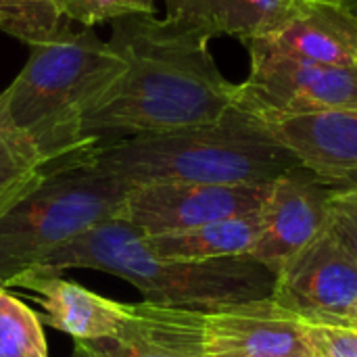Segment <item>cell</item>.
<instances>
[{
    "label": "cell",
    "mask_w": 357,
    "mask_h": 357,
    "mask_svg": "<svg viewBox=\"0 0 357 357\" xmlns=\"http://www.w3.org/2000/svg\"><path fill=\"white\" fill-rule=\"evenodd\" d=\"M209 36L178 19L130 15L113 21L109 44L126 71L84 115L92 149L218 121L236 100L209 50Z\"/></svg>",
    "instance_id": "6da1fadb"
},
{
    "label": "cell",
    "mask_w": 357,
    "mask_h": 357,
    "mask_svg": "<svg viewBox=\"0 0 357 357\" xmlns=\"http://www.w3.org/2000/svg\"><path fill=\"white\" fill-rule=\"evenodd\" d=\"M84 165L132 186L272 184L301 167L293 153L268 132L261 117L236 100L218 121L123 138L96 149Z\"/></svg>",
    "instance_id": "7a4b0ae2"
},
{
    "label": "cell",
    "mask_w": 357,
    "mask_h": 357,
    "mask_svg": "<svg viewBox=\"0 0 357 357\" xmlns=\"http://www.w3.org/2000/svg\"><path fill=\"white\" fill-rule=\"evenodd\" d=\"M126 71V61L90 27L73 31L67 21L44 42L4 92L8 113L23 128L48 169L84 165L94 153L84 138V115Z\"/></svg>",
    "instance_id": "3957f363"
},
{
    "label": "cell",
    "mask_w": 357,
    "mask_h": 357,
    "mask_svg": "<svg viewBox=\"0 0 357 357\" xmlns=\"http://www.w3.org/2000/svg\"><path fill=\"white\" fill-rule=\"evenodd\" d=\"M73 268L128 280L146 303L199 312L270 297L276 282L274 272L247 255L207 261L161 259L146 249L144 234L123 222H109L77 236L29 270L61 274Z\"/></svg>",
    "instance_id": "277c9868"
},
{
    "label": "cell",
    "mask_w": 357,
    "mask_h": 357,
    "mask_svg": "<svg viewBox=\"0 0 357 357\" xmlns=\"http://www.w3.org/2000/svg\"><path fill=\"white\" fill-rule=\"evenodd\" d=\"M132 184L92 165L50 172L0 215V282L36 266L77 236L119 222Z\"/></svg>",
    "instance_id": "5b68a950"
},
{
    "label": "cell",
    "mask_w": 357,
    "mask_h": 357,
    "mask_svg": "<svg viewBox=\"0 0 357 357\" xmlns=\"http://www.w3.org/2000/svg\"><path fill=\"white\" fill-rule=\"evenodd\" d=\"M245 46L251 69L236 86V102L259 117L357 111V67H326L255 44Z\"/></svg>",
    "instance_id": "8992f818"
},
{
    "label": "cell",
    "mask_w": 357,
    "mask_h": 357,
    "mask_svg": "<svg viewBox=\"0 0 357 357\" xmlns=\"http://www.w3.org/2000/svg\"><path fill=\"white\" fill-rule=\"evenodd\" d=\"M307 326L351 328L357 301V261L343 243L324 228L276 274L270 295Z\"/></svg>",
    "instance_id": "52a82bcc"
},
{
    "label": "cell",
    "mask_w": 357,
    "mask_h": 357,
    "mask_svg": "<svg viewBox=\"0 0 357 357\" xmlns=\"http://www.w3.org/2000/svg\"><path fill=\"white\" fill-rule=\"evenodd\" d=\"M272 184H138L132 186L119 222L153 236L253 215L261 211Z\"/></svg>",
    "instance_id": "ba28073f"
},
{
    "label": "cell",
    "mask_w": 357,
    "mask_h": 357,
    "mask_svg": "<svg viewBox=\"0 0 357 357\" xmlns=\"http://www.w3.org/2000/svg\"><path fill=\"white\" fill-rule=\"evenodd\" d=\"M205 357H312L305 324L272 297L201 312Z\"/></svg>",
    "instance_id": "9c48e42d"
},
{
    "label": "cell",
    "mask_w": 357,
    "mask_h": 357,
    "mask_svg": "<svg viewBox=\"0 0 357 357\" xmlns=\"http://www.w3.org/2000/svg\"><path fill=\"white\" fill-rule=\"evenodd\" d=\"M268 132L333 190L357 186V111L261 117Z\"/></svg>",
    "instance_id": "30bf717a"
},
{
    "label": "cell",
    "mask_w": 357,
    "mask_h": 357,
    "mask_svg": "<svg viewBox=\"0 0 357 357\" xmlns=\"http://www.w3.org/2000/svg\"><path fill=\"white\" fill-rule=\"evenodd\" d=\"M331 190L303 167L280 176L261 207V230L247 257L278 274L324 228Z\"/></svg>",
    "instance_id": "8fae6325"
},
{
    "label": "cell",
    "mask_w": 357,
    "mask_h": 357,
    "mask_svg": "<svg viewBox=\"0 0 357 357\" xmlns=\"http://www.w3.org/2000/svg\"><path fill=\"white\" fill-rule=\"evenodd\" d=\"M272 52L326 67H357V17L331 0H291L284 17L266 33L245 40Z\"/></svg>",
    "instance_id": "7c38bea8"
},
{
    "label": "cell",
    "mask_w": 357,
    "mask_h": 357,
    "mask_svg": "<svg viewBox=\"0 0 357 357\" xmlns=\"http://www.w3.org/2000/svg\"><path fill=\"white\" fill-rule=\"evenodd\" d=\"M19 287L36 295L44 314L40 320L73 341L115 339L128 324L126 303L100 297L77 282L42 270H25L4 289Z\"/></svg>",
    "instance_id": "4fadbf2b"
},
{
    "label": "cell",
    "mask_w": 357,
    "mask_h": 357,
    "mask_svg": "<svg viewBox=\"0 0 357 357\" xmlns=\"http://www.w3.org/2000/svg\"><path fill=\"white\" fill-rule=\"evenodd\" d=\"M128 324L115 339L90 341L107 357H205L201 312L155 303H126Z\"/></svg>",
    "instance_id": "5bb4252c"
},
{
    "label": "cell",
    "mask_w": 357,
    "mask_h": 357,
    "mask_svg": "<svg viewBox=\"0 0 357 357\" xmlns=\"http://www.w3.org/2000/svg\"><path fill=\"white\" fill-rule=\"evenodd\" d=\"M165 13L209 38L232 36L241 42L272 29L291 0H163Z\"/></svg>",
    "instance_id": "9a60e30c"
},
{
    "label": "cell",
    "mask_w": 357,
    "mask_h": 357,
    "mask_svg": "<svg viewBox=\"0 0 357 357\" xmlns=\"http://www.w3.org/2000/svg\"><path fill=\"white\" fill-rule=\"evenodd\" d=\"M259 213L222 220L190 230L144 236V245L153 255L161 259L207 261L249 255L261 230Z\"/></svg>",
    "instance_id": "2e32d148"
},
{
    "label": "cell",
    "mask_w": 357,
    "mask_h": 357,
    "mask_svg": "<svg viewBox=\"0 0 357 357\" xmlns=\"http://www.w3.org/2000/svg\"><path fill=\"white\" fill-rule=\"evenodd\" d=\"M50 174L33 138L15 123L0 92V215Z\"/></svg>",
    "instance_id": "e0dca14e"
},
{
    "label": "cell",
    "mask_w": 357,
    "mask_h": 357,
    "mask_svg": "<svg viewBox=\"0 0 357 357\" xmlns=\"http://www.w3.org/2000/svg\"><path fill=\"white\" fill-rule=\"evenodd\" d=\"M0 357H48L40 316L0 287Z\"/></svg>",
    "instance_id": "ac0fdd59"
},
{
    "label": "cell",
    "mask_w": 357,
    "mask_h": 357,
    "mask_svg": "<svg viewBox=\"0 0 357 357\" xmlns=\"http://www.w3.org/2000/svg\"><path fill=\"white\" fill-rule=\"evenodd\" d=\"M63 23L59 0H0V29L29 48L50 38Z\"/></svg>",
    "instance_id": "d6986e66"
},
{
    "label": "cell",
    "mask_w": 357,
    "mask_h": 357,
    "mask_svg": "<svg viewBox=\"0 0 357 357\" xmlns=\"http://www.w3.org/2000/svg\"><path fill=\"white\" fill-rule=\"evenodd\" d=\"M59 13L65 21L92 27L130 15H155L157 6L155 0H59Z\"/></svg>",
    "instance_id": "ffe728a7"
},
{
    "label": "cell",
    "mask_w": 357,
    "mask_h": 357,
    "mask_svg": "<svg viewBox=\"0 0 357 357\" xmlns=\"http://www.w3.org/2000/svg\"><path fill=\"white\" fill-rule=\"evenodd\" d=\"M326 228L357 261V186L331 190L326 201Z\"/></svg>",
    "instance_id": "44dd1931"
},
{
    "label": "cell",
    "mask_w": 357,
    "mask_h": 357,
    "mask_svg": "<svg viewBox=\"0 0 357 357\" xmlns=\"http://www.w3.org/2000/svg\"><path fill=\"white\" fill-rule=\"evenodd\" d=\"M305 335L312 357H357V328L305 324Z\"/></svg>",
    "instance_id": "7402d4cb"
},
{
    "label": "cell",
    "mask_w": 357,
    "mask_h": 357,
    "mask_svg": "<svg viewBox=\"0 0 357 357\" xmlns=\"http://www.w3.org/2000/svg\"><path fill=\"white\" fill-rule=\"evenodd\" d=\"M71 357H107L94 343L90 341H73V354Z\"/></svg>",
    "instance_id": "603a6c76"
},
{
    "label": "cell",
    "mask_w": 357,
    "mask_h": 357,
    "mask_svg": "<svg viewBox=\"0 0 357 357\" xmlns=\"http://www.w3.org/2000/svg\"><path fill=\"white\" fill-rule=\"evenodd\" d=\"M331 2H335V4H339V6H343V8H347L349 13H354L357 17V0H331Z\"/></svg>",
    "instance_id": "cb8c5ba5"
},
{
    "label": "cell",
    "mask_w": 357,
    "mask_h": 357,
    "mask_svg": "<svg viewBox=\"0 0 357 357\" xmlns=\"http://www.w3.org/2000/svg\"><path fill=\"white\" fill-rule=\"evenodd\" d=\"M349 320H351V328H357V301L354 303V307H351V316H349Z\"/></svg>",
    "instance_id": "d4e9b609"
},
{
    "label": "cell",
    "mask_w": 357,
    "mask_h": 357,
    "mask_svg": "<svg viewBox=\"0 0 357 357\" xmlns=\"http://www.w3.org/2000/svg\"><path fill=\"white\" fill-rule=\"evenodd\" d=\"M0 287H2V282H0Z\"/></svg>",
    "instance_id": "484cf974"
}]
</instances>
